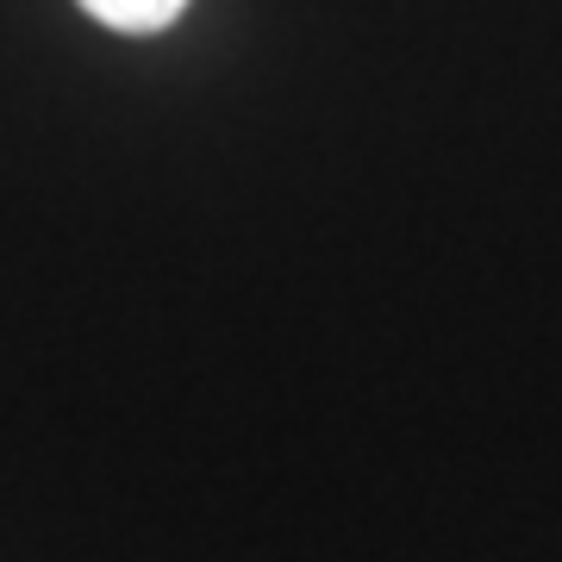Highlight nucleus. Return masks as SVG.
<instances>
[{"mask_svg": "<svg viewBox=\"0 0 562 562\" xmlns=\"http://www.w3.org/2000/svg\"><path fill=\"white\" fill-rule=\"evenodd\" d=\"M76 7L88 13V20H101L106 32H132V38H144V32L176 25L188 0H76Z\"/></svg>", "mask_w": 562, "mask_h": 562, "instance_id": "1", "label": "nucleus"}]
</instances>
